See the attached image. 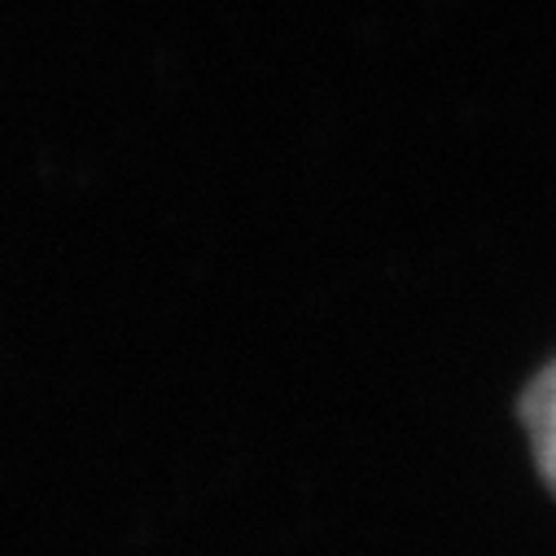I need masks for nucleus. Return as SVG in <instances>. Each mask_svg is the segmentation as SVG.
I'll return each instance as SVG.
<instances>
[{"mask_svg": "<svg viewBox=\"0 0 556 556\" xmlns=\"http://www.w3.org/2000/svg\"><path fill=\"white\" fill-rule=\"evenodd\" d=\"M517 421L526 430V443H530V456H534V473L556 495V355L521 386Z\"/></svg>", "mask_w": 556, "mask_h": 556, "instance_id": "1", "label": "nucleus"}]
</instances>
